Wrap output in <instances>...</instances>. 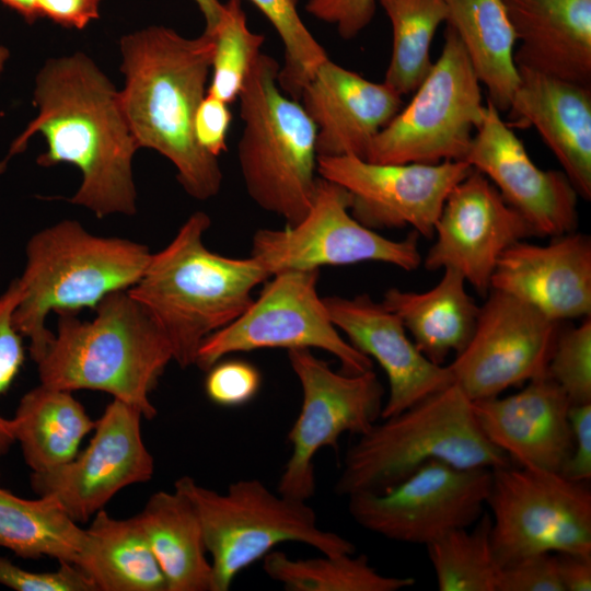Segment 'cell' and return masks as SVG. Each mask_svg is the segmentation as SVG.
Here are the masks:
<instances>
[{"mask_svg": "<svg viewBox=\"0 0 591 591\" xmlns=\"http://www.w3.org/2000/svg\"><path fill=\"white\" fill-rule=\"evenodd\" d=\"M279 63L260 53L237 97L243 123L237 146L250 197L287 225L309 211L318 179L316 126L300 101L279 86Z\"/></svg>", "mask_w": 591, "mask_h": 591, "instance_id": "52a82bcc", "label": "cell"}, {"mask_svg": "<svg viewBox=\"0 0 591 591\" xmlns=\"http://www.w3.org/2000/svg\"><path fill=\"white\" fill-rule=\"evenodd\" d=\"M71 393L39 383L20 399L12 429L32 473L70 462L82 439L94 429L95 421Z\"/></svg>", "mask_w": 591, "mask_h": 591, "instance_id": "f1b7e54d", "label": "cell"}, {"mask_svg": "<svg viewBox=\"0 0 591 591\" xmlns=\"http://www.w3.org/2000/svg\"><path fill=\"white\" fill-rule=\"evenodd\" d=\"M305 9L315 19L332 24L344 39L356 37L372 21L375 0H308Z\"/></svg>", "mask_w": 591, "mask_h": 591, "instance_id": "b9f144b4", "label": "cell"}, {"mask_svg": "<svg viewBox=\"0 0 591 591\" xmlns=\"http://www.w3.org/2000/svg\"><path fill=\"white\" fill-rule=\"evenodd\" d=\"M33 104L37 115L13 141L10 155L22 152L40 134L47 150L37 158L38 165L69 163L81 173L69 202L100 219L134 216L132 159L139 147L119 91L94 60L81 51L48 59L36 76Z\"/></svg>", "mask_w": 591, "mask_h": 591, "instance_id": "6da1fadb", "label": "cell"}, {"mask_svg": "<svg viewBox=\"0 0 591 591\" xmlns=\"http://www.w3.org/2000/svg\"><path fill=\"white\" fill-rule=\"evenodd\" d=\"M316 126L317 157L367 158L375 136L402 108V95L327 58L301 92Z\"/></svg>", "mask_w": 591, "mask_h": 591, "instance_id": "603a6c76", "label": "cell"}, {"mask_svg": "<svg viewBox=\"0 0 591 591\" xmlns=\"http://www.w3.org/2000/svg\"><path fill=\"white\" fill-rule=\"evenodd\" d=\"M392 26V53L384 81L399 95L414 93L432 67L431 43L447 21L443 0H375Z\"/></svg>", "mask_w": 591, "mask_h": 591, "instance_id": "d6a6232c", "label": "cell"}, {"mask_svg": "<svg viewBox=\"0 0 591 591\" xmlns=\"http://www.w3.org/2000/svg\"><path fill=\"white\" fill-rule=\"evenodd\" d=\"M101 0H36L40 18L66 27L83 30L100 16Z\"/></svg>", "mask_w": 591, "mask_h": 591, "instance_id": "f6af8a7d", "label": "cell"}, {"mask_svg": "<svg viewBox=\"0 0 591 591\" xmlns=\"http://www.w3.org/2000/svg\"><path fill=\"white\" fill-rule=\"evenodd\" d=\"M119 48L125 78L119 97L139 149L165 157L190 197H215L222 184L219 161L200 148L194 134L211 72L213 35L204 31L188 38L153 25L123 36Z\"/></svg>", "mask_w": 591, "mask_h": 591, "instance_id": "7a4b0ae2", "label": "cell"}, {"mask_svg": "<svg viewBox=\"0 0 591 591\" xmlns=\"http://www.w3.org/2000/svg\"><path fill=\"white\" fill-rule=\"evenodd\" d=\"M570 406L547 374L514 394L473 401L480 430L512 463L557 473L572 450Z\"/></svg>", "mask_w": 591, "mask_h": 591, "instance_id": "7402d4cb", "label": "cell"}, {"mask_svg": "<svg viewBox=\"0 0 591 591\" xmlns=\"http://www.w3.org/2000/svg\"><path fill=\"white\" fill-rule=\"evenodd\" d=\"M204 15L205 32L211 34L219 23L222 14L223 3L220 0H194Z\"/></svg>", "mask_w": 591, "mask_h": 591, "instance_id": "7dc6e473", "label": "cell"}, {"mask_svg": "<svg viewBox=\"0 0 591 591\" xmlns=\"http://www.w3.org/2000/svg\"><path fill=\"white\" fill-rule=\"evenodd\" d=\"M231 119L229 104L206 93L194 118V134L200 148L215 158L227 151Z\"/></svg>", "mask_w": 591, "mask_h": 591, "instance_id": "7bdbcfd3", "label": "cell"}, {"mask_svg": "<svg viewBox=\"0 0 591 591\" xmlns=\"http://www.w3.org/2000/svg\"><path fill=\"white\" fill-rule=\"evenodd\" d=\"M447 25L462 42L473 69L500 113L509 109L519 83L517 36L501 0H443Z\"/></svg>", "mask_w": 591, "mask_h": 591, "instance_id": "f546056e", "label": "cell"}, {"mask_svg": "<svg viewBox=\"0 0 591 591\" xmlns=\"http://www.w3.org/2000/svg\"><path fill=\"white\" fill-rule=\"evenodd\" d=\"M3 4L19 13L27 23H34L40 18L36 0H0Z\"/></svg>", "mask_w": 591, "mask_h": 591, "instance_id": "c3c4849f", "label": "cell"}, {"mask_svg": "<svg viewBox=\"0 0 591 591\" xmlns=\"http://www.w3.org/2000/svg\"><path fill=\"white\" fill-rule=\"evenodd\" d=\"M10 53L7 47L0 44V76L4 69V65L9 59Z\"/></svg>", "mask_w": 591, "mask_h": 591, "instance_id": "681fc988", "label": "cell"}, {"mask_svg": "<svg viewBox=\"0 0 591 591\" xmlns=\"http://www.w3.org/2000/svg\"><path fill=\"white\" fill-rule=\"evenodd\" d=\"M262 375L252 363L239 360H220L207 370L205 391L217 405L236 407L252 401L258 393Z\"/></svg>", "mask_w": 591, "mask_h": 591, "instance_id": "f35d334b", "label": "cell"}, {"mask_svg": "<svg viewBox=\"0 0 591 591\" xmlns=\"http://www.w3.org/2000/svg\"><path fill=\"white\" fill-rule=\"evenodd\" d=\"M461 273L444 268L439 282L425 292L390 288L382 303L395 313L418 350L436 364L468 344L479 306L467 292Z\"/></svg>", "mask_w": 591, "mask_h": 591, "instance_id": "484cf974", "label": "cell"}, {"mask_svg": "<svg viewBox=\"0 0 591 591\" xmlns=\"http://www.w3.org/2000/svg\"><path fill=\"white\" fill-rule=\"evenodd\" d=\"M341 186L318 176L311 207L304 218L285 229H260L252 239L251 256L273 276L286 270H314L380 262L406 271L421 264L419 234L391 240L358 222Z\"/></svg>", "mask_w": 591, "mask_h": 591, "instance_id": "4fadbf2b", "label": "cell"}, {"mask_svg": "<svg viewBox=\"0 0 591 591\" xmlns=\"http://www.w3.org/2000/svg\"><path fill=\"white\" fill-rule=\"evenodd\" d=\"M287 351L300 382L302 403L287 436L291 454L277 491L308 501L316 489V453L326 447L336 449L345 432L366 433L381 418L384 389L372 369L357 374L340 373L314 356L311 349Z\"/></svg>", "mask_w": 591, "mask_h": 591, "instance_id": "7c38bea8", "label": "cell"}, {"mask_svg": "<svg viewBox=\"0 0 591 591\" xmlns=\"http://www.w3.org/2000/svg\"><path fill=\"white\" fill-rule=\"evenodd\" d=\"M518 68L509 116L533 126L563 166L578 195L591 199V85Z\"/></svg>", "mask_w": 591, "mask_h": 591, "instance_id": "cb8c5ba5", "label": "cell"}, {"mask_svg": "<svg viewBox=\"0 0 591 591\" xmlns=\"http://www.w3.org/2000/svg\"><path fill=\"white\" fill-rule=\"evenodd\" d=\"M486 109L480 82L455 31L447 25L440 57L412 101L375 136L367 161H464Z\"/></svg>", "mask_w": 591, "mask_h": 591, "instance_id": "9c48e42d", "label": "cell"}, {"mask_svg": "<svg viewBox=\"0 0 591 591\" xmlns=\"http://www.w3.org/2000/svg\"><path fill=\"white\" fill-rule=\"evenodd\" d=\"M263 570L287 591H398L416 582L380 573L363 554L293 559L273 549L263 558Z\"/></svg>", "mask_w": 591, "mask_h": 591, "instance_id": "1f68e13d", "label": "cell"}, {"mask_svg": "<svg viewBox=\"0 0 591 591\" xmlns=\"http://www.w3.org/2000/svg\"><path fill=\"white\" fill-rule=\"evenodd\" d=\"M517 36L514 62L591 85V0H501Z\"/></svg>", "mask_w": 591, "mask_h": 591, "instance_id": "d4e9b609", "label": "cell"}, {"mask_svg": "<svg viewBox=\"0 0 591 591\" xmlns=\"http://www.w3.org/2000/svg\"><path fill=\"white\" fill-rule=\"evenodd\" d=\"M428 250L427 270L452 268L480 294L490 290L498 259L512 244L535 236L524 218L495 185L472 170L447 197Z\"/></svg>", "mask_w": 591, "mask_h": 591, "instance_id": "ac0fdd59", "label": "cell"}, {"mask_svg": "<svg viewBox=\"0 0 591 591\" xmlns=\"http://www.w3.org/2000/svg\"><path fill=\"white\" fill-rule=\"evenodd\" d=\"M148 246L128 239L100 236L76 220H62L34 233L25 247L20 300L13 314L18 332L30 339L37 362L54 338L50 312L77 314L95 309L106 296L128 290L141 278L151 256Z\"/></svg>", "mask_w": 591, "mask_h": 591, "instance_id": "5b68a950", "label": "cell"}, {"mask_svg": "<svg viewBox=\"0 0 591 591\" xmlns=\"http://www.w3.org/2000/svg\"><path fill=\"white\" fill-rule=\"evenodd\" d=\"M164 575L167 591H210L211 564L190 501L179 491L154 493L135 515Z\"/></svg>", "mask_w": 591, "mask_h": 591, "instance_id": "4316f807", "label": "cell"}, {"mask_svg": "<svg viewBox=\"0 0 591 591\" xmlns=\"http://www.w3.org/2000/svg\"><path fill=\"white\" fill-rule=\"evenodd\" d=\"M174 489L193 505L210 555L211 590L228 591L237 575L277 545L294 542L325 555L354 554L355 545L318 526L306 501L274 493L258 479H240L218 493L183 476Z\"/></svg>", "mask_w": 591, "mask_h": 591, "instance_id": "ba28073f", "label": "cell"}, {"mask_svg": "<svg viewBox=\"0 0 591 591\" xmlns=\"http://www.w3.org/2000/svg\"><path fill=\"white\" fill-rule=\"evenodd\" d=\"M94 310L91 321L58 314L57 333L36 362L39 383L104 392L153 419L150 393L173 361L167 338L128 290L106 296Z\"/></svg>", "mask_w": 591, "mask_h": 591, "instance_id": "277c9868", "label": "cell"}, {"mask_svg": "<svg viewBox=\"0 0 591 591\" xmlns=\"http://www.w3.org/2000/svg\"><path fill=\"white\" fill-rule=\"evenodd\" d=\"M85 540V529L56 498L25 499L0 486V547L22 558L47 556L77 565Z\"/></svg>", "mask_w": 591, "mask_h": 591, "instance_id": "4dcf8cb0", "label": "cell"}, {"mask_svg": "<svg viewBox=\"0 0 591 591\" xmlns=\"http://www.w3.org/2000/svg\"><path fill=\"white\" fill-rule=\"evenodd\" d=\"M464 161L495 185L535 236L556 237L577 230L579 195L568 176L563 170L537 167L489 100Z\"/></svg>", "mask_w": 591, "mask_h": 591, "instance_id": "d6986e66", "label": "cell"}, {"mask_svg": "<svg viewBox=\"0 0 591 591\" xmlns=\"http://www.w3.org/2000/svg\"><path fill=\"white\" fill-rule=\"evenodd\" d=\"M491 518L449 532L426 546L440 591H496L500 566L491 546Z\"/></svg>", "mask_w": 591, "mask_h": 591, "instance_id": "836d02e7", "label": "cell"}, {"mask_svg": "<svg viewBox=\"0 0 591 591\" xmlns=\"http://www.w3.org/2000/svg\"><path fill=\"white\" fill-rule=\"evenodd\" d=\"M555 556L564 591L591 590V554L557 553Z\"/></svg>", "mask_w": 591, "mask_h": 591, "instance_id": "bcb514c9", "label": "cell"}, {"mask_svg": "<svg viewBox=\"0 0 591 591\" xmlns=\"http://www.w3.org/2000/svg\"><path fill=\"white\" fill-rule=\"evenodd\" d=\"M210 224L207 213L190 215L172 241L151 254L141 278L128 289L159 325L173 361L183 369L195 366L202 341L241 316L254 300V288L270 277L252 256L210 251L204 243Z\"/></svg>", "mask_w": 591, "mask_h": 591, "instance_id": "3957f363", "label": "cell"}, {"mask_svg": "<svg viewBox=\"0 0 591 591\" xmlns=\"http://www.w3.org/2000/svg\"><path fill=\"white\" fill-rule=\"evenodd\" d=\"M323 300L333 324L387 376L389 395L381 418L396 415L454 383L449 366L426 358L399 317L382 302L366 293Z\"/></svg>", "mask_w": 591, "mask_h": 591, "instance_id": "ffe728a7", "label": "cell"}, {"mask_svg": "<svg viewBox=\"0 0 591 591\" xmlns=\"http://www.w3.org/2000/svg\"><path fill=\"white\" fill-rule=\"evenodd\" d=\"M466 347L449 364L454 383L472 399L546 374L560 322L508 293L490 290Z\"/></svg>", "mask_w": 591, "mask_h": 591, "instance_id": "2e32d148", "label": "cell"}, {"mask_svg": "<svg viewBox=\"0 0 591 591\" xmlns=\"http://www.w3.org/2000/svg\"><path fill=\"white\" fill-rule=\"evenodd\" d=\"M77 566L96 591H167L164 575L136 519H115L104 509L85 529Z\"/></svg>", "mask_w": 591, "mask_h": 591, "instance_id": "83f0119b", "label": "cell"}, {"mask_svg": "<svg viewBox=\"0 0 591 591\" xmlns=\"http://www.w3.org/2000/svg\"><path fill=\"white\" fill-rule=\"evenodd\" d=\"M141 412L113 398L88 447L70 462L31 474L38 496H51L77 523L86 522L121 489L149 482L154 459L141 436Z\"/></svg>", "mask_w": 591, "mask_h": 591, "instance_id": "e0dca14e", "label": "cell"}, {"mask_svg": "<svg viewBox=\"0 0 591 591\" xmlns=\"http://www.w3.org/2000/svg\"><path fill=\"white\" fill-rule=\"evenodd\" d=\"M432 460L461 468L512 464L485 437L473 401L456 383L360 434L345 454L335 491L346 497L385 491Z\"/></svg>", "mask_w": 591, "mask_h": 591, "instance_id": "8992f818", "label": "cell"}, {"mask_svg": "<svg viewBox=\"0 0 591 591\" xmlns=\"http://www.w3.org/2000/svg\"><path fill=\"white\" fill-rule=\"evenodd\" d=\"M271 23L279 35L285 62L277 77L280 89L299 101L305 84L328 58L300 16L299 0H250Z\"/></svg>", "mask_w": 591, "mask_h": 591, "instance_id": "d590c367", "label": "cell"}, {"mask_svg": "<svg viewBox=\"0 0 591 591\" xmlns=\"http://www.w3.org/2000/svg\"><path fill=\"white\" fill-rule=\"evenodd\" d=\"M472 170L465 161L393 164L317 157L318 176L347 190L350 213L362 225L374 231L409 225L430 239L447 197Z\"/></svg>", "mask_w": 591, "mask_h": 591, "instance_id": "9a60e30c", "label": "cell"}, {"mask_svg": "<svg viewBox=\"0 0 591 591\" xmlns=\"http://www.w3.org/2000/svg\"><path fill=\"white\" fill-rule=\"evenodd\" d=\"M569 421L572 450L560 474L573 482L589 483L591 479V403L571 405Z\"/></svg>", "mask_w": 591, "mask_h": 591, "instance_id": "ee69618b", "label": "cell"}, {"mask_svg": "<svg viewBox=\"0 0 591 591\" xmlns=\"http://www.w3.org/2000/svg\"><path fill=\"white\" fill-rule=\"evenodd\" d=\"M19 300L20 286L15 278L0 294V395L11 386L25 359L23 336L13 322ZM13 442L12 420L0 415V457L8 453Z\"/></svg>", "mask_w": 591, "mask_h": 591, "instance_id": "74e56055", "label": "cell"}, {"mask_svg": "<svg viewBox=\"0 0 591 591\" xmlns=\"http://www.w3.org/2000/svg\"><path fill=\"white\" fill-rule=\"evenodd\" d=\"M490 485L489 468H461L432 460L385 491L348 496V512L372 533L427 546L473 525L484 513Z\"/></svg>", "mask_w": 591, "mask_h": 591, "instance_id": "5bb4252c", "label": "cell"}, {"mask_svg": "<svg viewBox=\"0 0 591 591\" xmlns=\"http://www.w3.org/2000/svg\"><path fill=\"white\" fill-rule=\"evenodd\" d=\"M0 584L16 591H96L74 564L59 563L55 571L34 572L0 556Z\"/></svg>", "mask_w": 591, "mask_h": 591, "instance_id": "ab89813d", "label": "cell"}, {"mask_svg": "<svg viewBox=\"0 0 591 591\" xmlns=\"http://www.w3.org/2000/svg\"><path fill=\"white\" fill-rule=\"evenodd\" d=\"M496 591H564L555 554H532L500 567Z\"/></svg>", "mask_w": 591, "mask_h": 591, "instance_id": "60d3db41", "label": "cell"}, {"mask_svg": "<svg viewBox=\"0 0 591 591\" xmlns=\"http://www.w3.org/2000/svg\"><path fill=\"white\" fill-rule=\"evenodd\" d=\"M211 34L215 51L207 94L230 104L237 100L254 60L262 53L265 37L248 28L241 0L223 3L221 18Z\"/></svg>", "mask_w": 591, "mask_h": 591, "instance_id": "e575fe53", "label": "cell"}, {"mask_svg": "<svg viewBox=\"0 0 591 591\" xmlns=\"http://www.w3.org/2000/svg\"><path fill=\"white\" fill-rule=\"evenodd\" d=\"M546 374L567 395L571 405L591 403V318L559 331Z\"/></svg>", "mask_w": 591, "mask_h": 591, "instance_id": "8d00e7d4", "label": "cell"}, {"mask_svg": "<svg viewBox=\"0 0 591 591\" xmlns=\"http://www.w3.org/2000/svg\"><path fill=\"white\" fill-rule=\"evenodd\" d=\"M560 473L509 464L491 470L486 506L500 567L537 553L591 554V490Z\"/></svg>", "mask_w": 591, "mask_h": 591, "instance_id": "30bf717a", "label": "cell"}, {"mask_svg": "<svg viewBox=\"0 0 591 591\" xmlns=\"http://www.w3.org/2000/svg\"><path fill=\"white\" fill-rule=\"evenodd\" d=\"M490 290L518 298L556 322L590 316V236L573 231L546 245L512 244L498 259Z\"/></svg>", "mask_w": 591, "mask_h": 591, "instance_id": "44dd1931", "label": "cell"}, {"mask_svg": "<svg viewBox=\"0 0 591 591\" xmlns=\"http://www.w3.org/2000/svg\"><path fill=\"white\" fill-rule=\"evenodd\" d=\"M318 276V269L286 270L270 276L241 316L202 341L195 366L207 371L235 352L316 348L335 356L345 373L371 370L372 360L345 340L333 324L317 293Z\"/></svg>", "mask_w": 591, "mask_h": 591, "instance_id": "8fae6325", "label": "cell"}]
</instances>
